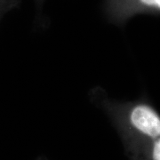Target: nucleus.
Here are the masks:
<instances>
[{"label":"nucleus","instance_id":"f257e3e1","mask_svg":"<svg viewBox=\"0 0 160 160\" xmlns=\"http://www.w3.org/2000/svg\"><path fill=\"white\" fill-rule=\"evenodd\" d=\"M128 112V119L132 127L146 136L150 138L159 137V115L151 106L140 103L132 106Z\"/></svg>","mask_w":160,"mask_h":160},{"label":"nucleus","instance_id":"f03ea898","mask_svg":"<svg viewBox=\"0 0 160 160\" xmlns=\"http://www.w3.org/2000/svg\"><path fill=\"white\" fill-rule=\"evenodd\" d=\"M153 160H160V142L159 140L156 141L153 148Z\"/></svg>","mask_w":160,"mask_h":160},{"label":"nucleus","instance_id":"7ed1b4c3","mask_svg":"<svg viewBox=\"0 0 160 160\" xmlns=\"http://www.w3.org/2000/svg\"><path fill=\"white\" fill-rule=\"evenodd\" d=\"M141 2L147 6L154 7L158 9H159L160 7V0H141Z\"/></svg>","mask_w":160,"mask_h":160}]
</instances>
